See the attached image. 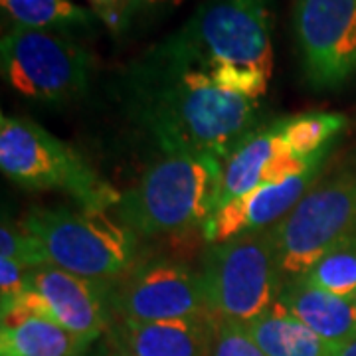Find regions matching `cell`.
I'll return each mask as SVG.
<instances>
[{"label": "cell", "mask_w": 356, "mask_h": 356, "mask_svg": "<svg viewBox=\"0 0 356 356\" xmlns=\"http://www.w3.org/2000/svg\"><path fill=\"white\" fill-rule=\"evenodd\" d=\"M123 97L135 123L165 154H212L222 163L254 131L259 111V102L220 88L168 40L129 67Z\"/></svg>", "instance_id": "6da1fadb"}, {"label": "cell", "mask_w": 356, "mask_h": 356, "mask_svg": "<svg viewBox=\"0 0 356 356\" xmlns=\"http://www.w3.org/2000/svg\"><path fill=\"white\" fill-rule=\"evenodd\" d=\"M168 42L220 88L259 102L273 72L271 0H206Z\"/></svg>", "instance_id": "7a4b0ae2"}, {"label": "cell", "mask_w": 356, "mask_h": 356, "mask_svg": "<svg viewBox=\"0 0 356 356\" xmlns=\"http://www.w3.org/2000/svg\"><path fill=\"white\" fill-rule=\"evenodd\" d=\"M22 264L28 269L54 266L97 283L123 277L145 257L140 238L111 212L36 208L20 224Z\"/></svg>", "instance_id": "3957f363"}, {"label": "cell", "mask_w": 356, "mask_h": 356, "mask_svg": "<svg viewBox=\"0 0 356 356\" xmlns=\"http://www.w3.org/2000/svg\"><path fill=\"white\" fill-rule=\"evenodd\" d=\"M224 163L212 154H165L119 194L113 214L139 238L204 226L220 206Z\"/></svg>", "instance_id": "277c9868"}, {"label": "cell", "mask_w": 356, "mask_h": 356, "mask_svg": "<svg viewBox=\"0 0 356 356\" xmlns=\"http://www.w3.org/2000/svg\"><path fill=\"white\" fill-rule=\"evenodd\" d=\"M0 168L24 188L62 191L88 210L111 212L121 194L70 145L22 117H0Z\"/></svg>", "instance_id": "5b68a950"}, {"label": "cell", "mask_w": 356, "mask_h": 356, "mask_svg": "<svg viewBox=\"0 0 356 356\" xmlns=\"http://www.w3.org/2000/svg\"><path fill=\"white\" fill-rule=\"evenodd\" d=\"M198 273L212 317L240 325L267 313L283 289L269 229L210 243Z\"/></svg>", "instance_id": "8992f818"}, {"label": "cell", "mask_w": 356, "mask_h": 356, "mask_svg": "<svg viewBox=\"0 0 356 356\" xmlns=\"http://www.w3.org/2000/svg\"><path fill=\"white\" fill-rule=\"evenodd\" d=\"M269 232L283 285L303 277L327 252L356 238V170L344 168L313 184Z\"/></svg>", "instance_id": "52a82bcc"}, {"label": "cell", "mask_w": 356, "mask_h": 356, "mask_svg": "<svg viewBox=\"0 0 356 356\" xmlns=\"http://www.w3.org/2000/svg\"><path fill=\"white\" fill-rule=\"evenodd\" d=\"M0 67L6 86L20 97L60 105L86 93L91 58L64 34L14 26L0 42Z\"/></svg>", "instance_id": "ba28073f"}, {"label": "cell", "mask_w": 356, "mask_h": 356, "mask_svg": "<svg viewBox=\"0 0 356 356\" xmlns=\"http://www.w3.org/2000/svg\"><path fill=\"white\" fill-rule=\"evenodd\" d=\"M111 317L139 323L212 317L200 273L172 259H143L107 283Z\"/></svg>", "instance_id": "9c48e42d"}, {"label": "cell", "mask_w": 356, "mask_h": 356, "mask_svg": "<svg viewBox=\"0 0 356 356\" xmlns=\"http://www.w3.org/2000/svg\"><path fill=\"white\" fill-rule=\"evenodd\" d=\"M293 26L311 88L337 89L356 77V0H293Z\"/></svg>", "instance_id": "30bf717a"}, {"label": "cell", "mask_w": 356, "mask_h": 356, "mask_svg": "<svg viewBox=\"0 0 356 356\" xmlns=\"http://www.w3.org/2000/svg\"><path fill=\"white\" fill-rule=\"evenodd\" d=\"M13 311L51 318L86 344L109 331L113 321L107 303V283L86 280L54 266L28 269L24 293L2 309V315Z\"/></svg>", "instance_id": "8fae6325"}, {"label": "cell", "mask_w": 356, "mask_h": 356, "mask_svg": "<svg viewBox=\"0 0 356 356\" xmlns=\"http://www.w3.org/2000/svg\"><path fill=\"white\" fill-rule=\"evenodd\" d=\"M327 156L301 159L283 143L275 123L254 129L224 163L220 206L257 186L275 184L323 166Z\"/></svg>", "instance_id": "7c38bea8"}, {"label": "cell", "mask_w": 356, "mask_h": 356, "mask_svg": "<svg viewBox=\"0 0 356 356\" xmlns=\"http://www.w3.org/2000/svg\"><path fill=\"white\" fill-rule=\"evenodd\" d=\"M318 172L321 168L275 184L257 186L254 191L218 206L214 214L202 226L204 240L208 243L228 242L240 236L273 228L317 182Z\"/></svg>", "instance_id": "4fadbf2b"}, {"label": "cell", "mask_w": 356, "mask_h": 356, "mask_svg": "<svg viewBox=\"0 0 356 356\" xmlns=\"http://www.w3.org/2000/svg\"><path fill=\"white\" fill-rule=\"evenodd\" d=\"M214 317L139 323L113 318L109 337L129 356H210Z\"/></svg>", "instance_id": "5bb4252c"}, {"label": "cell", "mask_w": 356, "mask_h": 356, "mask_svg": "<svg viewBox=\"0 0 356 356\" xmlns=\"http://www.w3.org/2000/svg\"><path fill=\"white\" fill-rule=\"evenodd\" d=\"M277 303L334 346L356 337L355 301L323 291L303 277L287 281Z\"/></svg>", "instance_id": "9a60e30c"}, {"label": "cell", "mask_w": 356, "mask_h": 356, "mask_svg": "<svg viewBox=\"0 0 356 356\" xmlns=\"http://www.w3.org/2000/svg\"><path fill=\"white\" fill-rule=\"evenodd\" d=\"M88 344L51 318L13 311L2 315L0 356H79Z\"/></svg>", "instance_id": "2e32d148"}, {"label": "cell", "mask_w": 356, "mask_h": 356, "mask_svg": "<svg viewBox=\"0 0 356 356\" xmlns=\"http://www.w3.org/2000/svg\"><path fill=\"white\" fill-rule=\"evenodd\" d=\"M243 327L267 356H332L337 348L280 303Z\"/></svg>", "instance_id": "e0dca14e"}, {"label": "cell", "mask_w": 356, "mask_h": 356, "mask_svg": "<svg viewBox=\"0 0 356 356\" xmlns=\"http://www.w3.org/2000/svg\"><path fill=\"white\" fill-rule=\"evenodd\" d=\"M283 143L301 159L327 156L334 139L346 127V117L327 111H309L275 121Z\"/></svg>", "instance_id": "ac0fdd59"}, {"label": "cell", "mask_w": 356, "mask_h": 356, "mask_svg": "<svg viewBox=\"0 0 356 356\" xmlns=\"http://www.w3.org/2000/svg\"><path fill=\"white\" fill-rule=\"evenodd\" d=\"M4 14L14 26L32 30L89 26L93 14L72 0H0Z\"/></svg>", "instance_id": "d6986e66"}, {"label": "cell", "mask_w": 356, "mask_h": 356, "mask_svg": "<svg viewBox=\"0 0 356 356\" xmlns=\"http://www.w3.org/2000/svg\"><path fill=\"white\" fill-rule=\"evenodd\" d=\"M303 280L337 297L356 299V238L332 248L309 267Z\"/></svg>", "instance_id": "ffe728a7"}, {"label": "cell", "mask_w": 356, "mask_h": 356, "mask_svg": "<svg viewBox=\"0 0 356 356\" xmlns=\"http://www.w3.org/2000/svg\"><path fill=\"white\" fill-rule=\"evenodd\" d=\"M210 356H267L245 327L234 321L214 317Z\"/></svg>", "instance_id": "44dd1931"}, {"label": "cell", "mask_w": 356, "mask_h": 356, "mask_svg": "<svg viewBox=\"0 0 356 356\" xmlns=\"http://www.w3.org/2000/svg\"><path fill=\"white\" fill-rule=\"evenodd\" d=\"M28 267L22 266L18 259L0 255V297L2 309L10 307L24 293Z\"/></svg>", "instance_id": "7402d4cb"}, {"label": "cell", "mask_w": 356, "mask_h": 356, "mask_svg": "<svg viewBox=\"0 0 356 356\" xmlns=\"http://www.w3.org/2000/svg\"><path fill=\"white\" fill-rule=\"evenodd\" d=\"M93 13L113 30H121L125 22L139 8L140 0H89Z\"/></svg>", "instance_id": "603a6c76"}, {"label": "cell", "mask_w": 356, "mask_h": 356, "mask_svg": "<svg viewBox=\"0 0 356 356\" xmlns=\"http://www.w3.org/2000/svg\"><path fill=\"white\" fill-rule=\"evenodd\" d=\"M182 0H140L139 8H147V10H170L177 8Z\"/></svg>", "instance_id": "cb8c5ba5"}, {"label": "cell", "mask_w": 356, "mask_h": 356, "mask_svg": "<svg viewBox=\"0 0 356 356\" xmlns=\"http://www.w3.org/2000/svg\"><path fill=\"white\" fill-rule=\"evenodd\" d=\"M332 356H356V337L348 339L346 343L339 344L334 348V355Z\"/></svg>", "instance_id": "d4e9b609"}, {"label": "cell", "mask_w": 356, "mask_h": 356, "mask_svg": "<svg viewBox=\"0 0 356 356\" xmlns=\"http://www.w3.org/2000/svg\"><path fill=\"white\" fill-rule=\"evenodd\" d=\"M105 356H129L119 344L115 343L113 339L109 337V346H107V353H105Z\"/></svg>", "instance_id": "484cf974"}, {"label": "cell", "mask_w": 356, "mask_h": 356, "mask_svg": "<svg viewBox=\"0 0 356 356\" xmlns=\"http://www.w3.org/2000/svg\"><path fill=\"white\" fill-rule=\"evenodd\" d=\"M355 303H356V299H355Z\"/></svg>", "instance_id": "4316f807"}]
</instances>
